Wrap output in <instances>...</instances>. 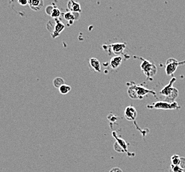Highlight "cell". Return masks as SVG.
<instances>
[{
  "mask_svg": "<svg viewBox=\"0 0 185 172\" xmlns=\"http://www.w3.org/2000/svg\"></svg>",
  "mask_w": 185,
  "mask_h": 172,
  "instance_id": "23",
  "label": "cell"
},
{
  "mask_svg": "<svg viewBox=\"0 0 185 172\" xmlns=\"http://www.w3.org/2000/svg\"><path fill=\"white\" fill-rule=\"evenodd\" d=\"M147 107L150 109H163V110H174L180 109V106H179L176 102L174 103H168L167 101H157L151 105H147Z\"/></svg>",
  "mask_w": 185,
  "mask_h": 172,
  "instance_id": "3",
  "label": "cell"
},
{
  "mask_svg": "<svg viewBox=\"0 0 185 172\" xmlns=\"http://www.w3.org/2000/svg\"><path fill=\"white\" fill-rule=\"evenodd\" d=\"M169 172H184V170H183L179 166H174L171 164Z\"/></svg>",
  "mask_w": 185,
  "mask_h": 172,
  "instance_id": "18",
  "label": "cell"
},
{
  "mask_svg": "<svg viewBox=\"0 0 185 172\" xmlns=\"http://www.w3.org/2000/svg\"><path fill=\"white\" fill-rule=\"evenodd\" d=\"M59 91L62 95H67L71 91V87L67 84H64L59 89Z\"/></svg>",
  "mask_w": 185,
  "mask_h": 172,
  "instance_id": "15",
  "label": "cell"
},
{
  "mask_svg": "<svg viewBox=\"0 0 185 172\" xmlns=\"http://www.w3.org/2000/svg\"><path fill=\"white\" fill-rule=\"evenodd\" d=\"M127 93H128L129 97L133 99H142L149 93H153V95H156V93L152 90L147 89L143 85H137L135 84L129 85Z\"/></svg>",
  "mask_w": 185,
  "mask_h": 172,
  "instance_id": "1",
  "label": "cell"
},
{
  "mask_svg": "<svg viewBox=\"0 0 185 172\" xmlns=\"http://www.w3.org/2000/svg\"><path fill=\"white\" fill-rule=\"evenodd\" d=\"M67 7L70 11L73 12V13H80L82 12V9L80 3L75 1H72L71 0L68 2Z\"/></svg>",
  "mask_w": 185,
  "mask_h": 172,
  "instance_id": "10",
  "label": "cell"
},
{
  "mask_svg": "<svg viewBox=\"0 0 185 172\" xmlns=\"http://www.w3.org/2000/svg\"><path fill=\"white\" fill-rule=\"evenodd\" d=\"M17 3L20 4L21 6H27L28 4V1H27V0H19Z\"/></svg>",
  "mask_w": 185,
  "mask_h": 172,
  "instance_id": "21",
  "label": "cell"
},
{
  "mask_svg": "<svg viewBox=\"0 0 185 172\" xmlns=\"http://www.w3.org/2000/svg\"><path fill=\"white\" fill-rule=\"evenodd\" d=\"M55 6H52V5H48L46 7V8H45V13H46L48 15L51 16L52 13V11L53 9H55Z\"/></svg>",
  "mask_w": 185,
  "mask_h": 172,
  "instance_id": "19",
  "label": "cell"
},
{
  "mask_svg": "<svg viewBox=\"0 0 185 172\" xmlns=\"http://www.w3.org/2000/svg\"><path fill=\"white\" fill-rule=\"evenodd\" d=\"M110 172H123V171L120 168V167H113V168L111 169L110 171Z\"/></svg>",
  "mask_w": 185,
  "mask_h": 172,
  "instance_id": "22",
  "label": "cell"
},
{
  "mask_svg": "<svg viewBox=\"0 0 185 172\" xmlns=\"http://www.w3.org/2000/svg\"><path fill=\"white\" fill-rule=\"evenodd\" d=\"M108 49L111 50V52H113L116 56H120V54H122L123 50H125L126 47L125 43H116V44H112L108 45Z\"/></svg>",
  "mask_w": 185,
  "mask_h": 172,
  "instance_id": "6",
  "label": "cell"
},
{
  "mask_svg": "<svg viewBox=\"0 0 185 172\" xmlns=\"http://www.w3.org/2000/svg\"><path fill=\"white\" fill-rule=\"evenodd\" d=\"M140 67L148 79L152 78L157 72V66L153 63L147 60H143Z\"/></svg>",
  "mask_w": 185,
  "mask_h": 172,
  "instance_id": "4",
  "label": "cell"
},
{
  "mask_svg": "<svg viewBox=\"0 0 185 172\" xmlns=\"http://www.w3.org/2000/svg\"><path fill=\"white\" fill-rule=\"evenodd\" d=\"M60 15H61V12H60V9H59V8L55 7V9L52 11V13L51 15V17L53 19H58L60 17Z\"/></svg>",
  "mask_w": 185,
  "mask_h": 172,
  "instance_id": "16",
  "label": "cell"
},
{
  "mask_svg": "<svg viewBox=\"0 0 185 172\" xmlns=\"http://www.w3.org/2000/svg\"><path fill=\"white\" fill-rule=\"evenodd\" d=\"M171 164L174 166H179L180 161V157L179 155L175 154L171 157Z\"/></svg>",
  "mask_w": 185,
  "mask_h": 172,
  "instance_id": "17",
  "label": "cell"
},
{
  "mask_svg": "<svg viewBox=\"0 0 185 172\" xmlns=\"http://www.w3.org/2000/svg\"><path fill=\"white\" fill-rule=\"evenodd\" d=\"M179 166L181 167L183 170L185 169V158L184 157H180V161Z\"/></svg>",
  "mask_w": 185,
  "mask_h": 172,
  "instance_id": "20",
  "label": "cell"
},
{
  "mask_svg": "<svg viewBox=\"0 0 185 172\" xmlns=\"http://www.w3.org/2000/svg\"><path fill=\"white\" fill-rule=\"evenodd\" d=\"M176 78L172 77L171 80L170 82L161 90L160 93L162 95L165 96L164 101L168 102V103H174L175 99L179 95V91L177 89L173 87V84L175 82Z\"/></svg>",
  "mask_w": 185,
  "mask_h": 172,
  "instance_id": "2",
  "label": "cell"
},
{
  "mask_svg": "<svg viewBox=\"0 0 185 172\" xmlns=\"http://www.w3.org/2000/svg\"><path fill=\"white\" fill-rule=\"evenodd\" d=\"M183 64H185V60L183 62H179L173 58H168L165 64V72L167 75L171 76L173 74L179 65Z\"/></svg>",
  "mask_w": 185,
  "mask_h": 172,
  "instance_id": "5",
  "label": "cell"
},
{
  "mask_svg": "<svg viewBox=\"0 0 185 172\" xmlns=\"http://www.w3.org/2000/svg\"><path fill=\"white\" fill-rule=\"evenodd\" d=\"M56 20V24L54 28V30H53L52 32L51 33V36L52 39H55L60 35V34L63 32L64 28H65V25L62 23L60 20L59 19H55Z\"/></svg>",
  "mask_w": 185,
  "mask_h": 172,
  "instance_id": "8",
  "label": "cell"
},
{
  "mask_svg": "<svg viewBox=\"0 0 185 172\" xmlns=\"http://www.w3.org/2000/svg\"><path fill=\"white\" fill-rule=\"evenodd\" d=\"M52 84H53V85H54L55 88L59 89L62 85L65 84L64 80L63 78H62L61 77H56L54 80H53Z\"/></svg>",
  "mask_w": 185,
  "mask_h": 172,
  "instance_id": "14",
  "label": "cell"
},
{
  "mask_svg": "<svg viewBox=\"0 0 185 172\" xmlns=\"http://www.w3.org/2000/svg\"><path fill=\"white\" fill-rule=\"evenodd\" d=\"M28 5L32 10L37 11L43 8L44 2L42 0H29Z\"/></svg>",
  "mask_w": 185,
  "mask_h": 172,
  "instance_id": "9",
  "label": "cell"
},
{
  "mask_svg": "<svg viewBox=\"0 0 185 172\" xmlns=\"http://www.w3.org/2000/svg\"><path fill=\"white\" fill-rule=\"evenodd\" d=\"M123 60L122 56H115L110 61V65L112 69H117L121 65Z\"/></svg>",
  "mask_w": 185,
  "mask_h": 172,
  "instance_id": "13",
  "label": "cell"
},
{
  "mask_svg": "<svg viewBox=\"0 0 185 172\" xmlns=\"http://www.w3.org/2000/svg\"><path fill=\"white\" fill-rule=\"evenodd\" d=\"M64 18L65 20H67V21H69L70 24H72L74 23V21L79 19L80 13H73V12L69 11L64 14Z\"/></svg>",
  "mask_w": 185,
  "mask_h": 172,
  "instance_id": "11",
  "label": "cell"
},
{
  "mask_svg": "<svg viewBox=\"0 0 185 172\" xmlns=\"http://www.w3.org/2000/svg\"><path fill=\"white\" fill-rule=\"evenodd\" d=\"M90 68L92 69L93 71L96 72H101V65L99 60H97L96 58H92L90 59L89 62Z\"/></svg>",
  "mask_w": 185,
  "mask_h": 172,
  "instance_id": "12",
  "label": "cell"
},
{
  "mask_svg": "<svg viewBox=\"0 0 185 172\" xmlns=\"http://www.w3.org/2000/svg\"><path fill=\"white\" fill-rule=\"evenodd\" d=\"M124 115L127 121H134L137 116V110L132 106H128L125 110Z\"/></svg>",
  "mask_w": 185,
  "mask_h": 172,
  "instance_id": "7",
  "label": "cell"
}]
</instances>
